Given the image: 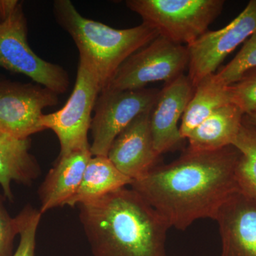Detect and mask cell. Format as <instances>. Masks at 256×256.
Instances as JSON below:
<instances>
[{
    "instance_id": "1",
    "label": "cell",
    "mask_w": 256,
    "mask_h": 256,
    "mask_svg": "<svg viewBox=\"0 0 256 256\" xmlns=\"http://www.w3.org/2000/svg\"><path fill=\"white\" fill-rule=\"evenodd\" d=\"M234 146L214 151L190 149L169 164L156 165L133 180L138 192L170 228L185 230L202 218L214 220L222 204L240 191Z\"/></svg>"
},
{
    "instance_id": "2",
    "label": "cell",
    "mask_w": 256,
    "mask_h": 256,
    "mask_svg": "<svg viewBox=\"0 0 256 256\" xmlns=\"http://www.w3.org/2000/svg\"><path fill=\"white\" fill-rule=\"evenodd\" d=\"M94 256H168L170 226L132 188L78 205Z\"/></svg>"
},
{
    "instance_id": "3",
    "label": "cell",
    "mask_w": 256,
    "mask_h": 256,
    "mask_svg": "<svg viewBox=\"0 0 256 256\" xmlns=\"http://www.w3.org/2000/svg\"><path fill=\"white\" fill-rule=\"evenodd\" d=\"M54 13L57 22L73 38L79 56L95 69L102 90L129 57L160 36L156 28L146 23L117 30L84 18L69 0L55 1Z\"/></svg>"
},
{
    "instance_id": "4",
    "label": "cell",
    "mask_w": 256,
    "mask_h": 256,
    "mask_svg": "<svg viewBox=\"0 0 256 256\" xmlns=\"http://www.w3.org/2000/svg\"><path fill=\"white\" fill-rule=\"evenodd\" d=\"M224 0H128L130 10L160 36L186 46L206 33L223 10Z\"/></svg>"
},
{
    "instance_id": "5",
    "label": "cell",
    "mask_w": 256,
    "mask_h": 256,
    "mask_svg": "<svg viewBox=\"0 0 256 256\" xmlns=\"http://www.w3.org/2000/svg\"><path fill=\"white\" fill-rule=\"evenodd\" d=\"M102 90L98 76L86 58L79 56L76 80L65 106L52 114H44L42 126L52 130L60 143L58 158L74 152L90 150L88 134L92 110Z\"/></svg>"
},
{
    "instance_id": "6",
    "label": "cell",
    "mask_w": 256,
    "mask_h": 256,
    "mask_svg": "<svg viewBox=\"0 0 256 256\" xmlns=\"http://www.w3.org/2000/svg\"><path fill=\"white\" fill-rule=\"evenodd\" d=\"M0 66L26 75L36 84L60 95L70 85L68 72L60 66L42 60L28 42V23L18 2L0 26Z\"/></svg>"
},
{
    "instance_id": "7",
    "label": "cell",
    "mask_w": 256,
    "mask_h": 256,
    "mask_svg": "<svg viewBox=\"0 0 256 256\" xmlns=\"http://www.w3.org/2000/svg\"><path fill=\"white\" fill-rule=\"evenodd\" d=\"M188 65V47L159 36L129 57L104 89L138 90L151 82H168L182 75Z\"/></svg>"
},
{
    "instance_id": "8",
    "label": "cell",
    "mask_w": 256,
    "mask_h": 256,
    "mask_svg": "<svg viewBox=\"0 0 256 256\" xmlns=\"http://www.w3.org/2000/svg\"><path fill=\"white\" fill-rule=\"evenodd\" d=\"M159 89L114 90L104 89L96 100L90 130L92 156H107L112 142L140 114L152 110Z\"/></svg>"
},
{
    "instance_id": "9",
    "label": "cell",
    "mask_w": 256,
    "mask_h": 256,
    "mask_svg": "<svg viewBox=\"0 0 256 256\" xmlns=\"http://www.w3.org/2000/svg\"><path fill=\"white\" fill-rule=\"evenodd\" d=\"M58 96L40 84L0 82V133L28 139L44 130L43 110L57 105Z\"/></svg>"
},
{
    "instance_id": "10",
    "label": "cell",
    "mask_w": 256,
    "mask_h": 256,
    "mask_svg": "<svg viewBox=\"0 0 256 256\" xmlns=\"http://www.w3.org/2000/svg\"><path fill=\"white\" fill-rule=\"evenodd\" d=\"M256 32V0H250L242 12L226 26L207 31L188 45V76L194 86L216 74L227 56Z\"/></svg>"
},
{
    "instance_id": "11",
    "label": "cell",
    "mask_w": 256,
    "mask_h": 256,
    "mask_svg": "<svg viewBox=\"0 0 256 256\" xmlns=\"http://www.w3.org/2000/svg\"><path fill=\"white\" fill-rule=\"evenodd\" d=\"M195 88L188 76H180L165 84L151 111L150 126L156 152L161 156L176 149L183 139L178 127Z\"/></svg>"
},
{
    "instance_id": "12",
    "label": "cell",
    "mask_w": 256,
    "mask_h": 256,
    "mask_svg": "<svg viewBox=\"0 0 256 256\" xmlns=\"http://www.w3.org/2000/svg\"><path fill=\"white\" fill-rule=\"evenodd\" d=\"M222 256H256V196L238 191L220 207Z\"/></svg>"
},
{
    "instance_id": "13",
    "label": "cell",
    "mask_w": 256,
    "mask_h": 256,
    "mask_svg": "<svg viewBox=\"0 0 256 256\" xmlns=\"http://www.w3.org/2000/svg\"><path fill=\"white\" fill-rule=\"evenodd\" d=\"M151 111L133 120L114 139L108 153V158L114 166L132 180L158 165L161 156L156 152L153 142Z\"/></svg>"
},
{
    "instance_id": "14",
    "label": "cell",
    "mask_w": 256,
    "mask_h": 256,
    "mask_svg": "<svg viewBox=\"0 0 256 256\" xmlns=\"http://www.w3.org/2000/svg\"><path fill=\"white\" fill-rule=\"evenodd\" d=\"M92 158L90 150H86L58 158L38 190L42 214L66 205L78 190Z\"/></svg>"
},
{
    "instance_id": "15",
    "label": "cell",
    "mask_w": 256,
    "mask_h": 256,
    "mask_svg": "<svg viewBox=\"0 0 256 256\" xmlns=\"http://www.w3.org/2000/svg\"><path fill=\"white\" fill-rule=\"evenodd\" d=\"M245 114L234 104L222 106L205 119L186 138L188 149L214 151L232 146Z\"/></svg>"
},
{
    "instance_id": "16",
    "label": "cell",
    "mask_w": 256,
    "mask_h": 256,
    "mask_svg": "<svg viewBox=\"0 0 256 256\" xmlns=\"http://www.w3.org/2000/svg\"><path fill=\"white\" fill-rule=\"evenodd\" d=\"M30 138L16 139L0 136V186L5 198L13 200L12 183L30 184L38 178L40 165L30 152Z\"/></svg>"
},
{
    "instance_id": "17",
    "label": "cell",
    "mask_w": 256,
    "mask_h": 256,
    "mask_svg": "<svg viewBox=\"0 0 256 256\" xmlns=\"http://www.w3.org/2000/svg\"><path fill=\"white\" fill-rule=\"evenodd\" d=\"M132 181L120 172L107 156H92L78 190L66 205L74 207L97 200L128 185L130 186Z\"/></svg>"
},
{
    "instance_id": "18",
    "label": "cell",
    "mask_w": 256,
    "mask_h": 256,
    "mask_svg": "<svg viewBox=\"0 0 256 256\" xmlns=\"http://www.w3.org/2000/svg\"><path fill=\"white\" fill-rule=\"evenodd\" d=\"M232 104L228 86L216 80L214 74L204 78L195 87L194 92L182 118L180 132L183 140L214 111Z\"/></svg>"
},
{
    "instance_id": "19",
    "label": "cell",
    "mask_w": 256,
    "mask_h": 256,
    "mask_svg": "<svg viewBox=\"0 0 256 256\" xmlns=\"http://www.w3.org/2000/svg\"><path fill=\"white\" fill-rule=\"evenodd\" d=\"M232 146L240 153L236 166L240 191L256 196V130L248 124L244 117Z\"/></svg>"
},
{
    "instance_id": "20",
    "label": "cell",
    "mask_w": 256,
    "mask_h": 256,
    "mask_svg": "<svg viewBox=\"0 0 256 256\" xmlns=\"http://www.w3.org/2000/svg\"><path fill=\"white\" fill-rule=\"evenodd\" d=\"M254 68H256V32L245 42L233 60L214 74V76L220 84L229 86L238 82L248 70Z\"/></svg>"
},
{
    "instance_id": "21",
    "label": "cell",
    "mask_w": 256,
    "mask_h": 256,
    "mask_svg": "<svg viewBox=\"0 0 256 256\" xmlns=\"http://www.w3.org/2000/svg\"><path fill=\"white\" fill-rule=\"evenodd\" d=\"M42 215L40 210L28 205L16 216L20 242L12 256H35L37 229Z\"/></svg>"
},
{
    "instance_id": "22",
    "label": "cell",
    "mask_w": 256,
    "mask_h": 256,
    "mask_svg": "<svg viewBox=\"0 0 256 256\" xmlns=\"http://www.w3.org/2000/svg\"><path fill=\"white\" fill-rule=\"evenodd\" d=\"M228 88L232 104L244 114L256 111V68L248 70Z\"/></svg>"
},
{
    "instance_id": "23",
    "label": "cell",
    "mask_w": 256,
    "mask_h": 256,
    "mask_svg": "<svg viewBox=\"0 0 256 256\" xmlns=\"http://www.w3.org/2000/svg\"><path fill=\"white\" fill-rule=\"evenodd\" d=\"M18 235V220L8 213L4 198L0 194V256H13L14 240Z\"/></svg>"
},
{
    "instance_id": "24",
    "label": "cell",
    "mask_w": 256,
    "mask_h": 256,
    "mask_svg": "<svg viewBox=\"0 0 256 256\" xmlns=\"http://www.w3.org/2000/svg\"><path fill=\"white\" fill-rule=\"evenodd\" d=\"M244 120L246 121L248 124L252 126L254 129L256 130V111L245 114Z\"/></svg>"
},
{
    "instance_id": "25",
    "label": "cell",
    "mask_w": 256,
    "mask_h": 256,
    "mask_svg": "<svg viewBox=\"0 0 256 256\" xmlns=\"http://www.w3.org/2000/svg\"><path fill=\"white\" fill-rule=\"evenodd\" d=\"M2 20H1V18H0V26H1V24H2Z\"/></svg>"
},
{
    "instance_id": "26",
    "label": "cell",
    "mask_w": 256,
    "mask_h": 256,
    "mask_svg": "<svg viewBox=\"0 0 256 256\" xmlns=\"http://www.w3.org/2000/svg\"><path fill=\"white\" fill-rule=\"evenodd\" d=\"M2 136V134L1 133H0V136Z\"/></svg>"
}]
</instances>
